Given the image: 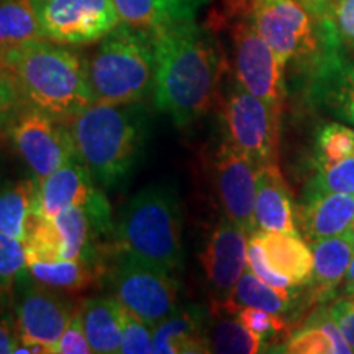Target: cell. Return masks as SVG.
<instances>
[{
  "label": "cell",
  "mask_w": 354,
  "mask_h": 354,
  "mask_svg": "<svg viewBox=\"0 0 354 354\" xmlns=\"http://www.w3.org/2000/svg\"><path fill=\"white\" fill-rule=\"evenodd\" d=\"M156 48L154 100L176 127L201 120L214 107L221 61L214 43L194 20L153 33Z\"/></svg>",
  "instance_id": "1"
},
{
  "label": "cell",
  "mask_w": 354,
  "mask_h": 354,
  "mask_svg": "<svg viewBox=\"0 0 354 354\" xmlns=\"http://www.w3.org/2000/svg\"><path fill=\"white\" fill-rule=\"evenodd\" d=\"M0 71L17 86L25 105L69 125L94 104L87 59L50 39H37L0 53Z\"/></svg>",
  "instance_id": "2"
},
{
  "label": "cell",
  "mask_w": 354,
  "mask_h": 354,
  "mask_svg": "<svg viewBox=\"0 0 354 354\" xmlns=\"http://www.w3.org/2000/svg\"><path fill=\"white\" fill-rule=\"evenodd\" d=\"M68 127L76 156L95 183L113 187L123 183L138 165L148 122L140 104L94 102Z\"/></svg>",
  "instance_id": "3"
},
{
  "label": "cell",
  "mask_w": 354,
  "mask_h": 354,
  "mask_svg": "<svg viewBox=\"0 0 354 354\" xmlns=\"http://www.w3.org/2000/svg\"><path fill=\"white\" fill-rule=\"evenodd\" d=\"M250 17L282 68L294 66L308 79L346 55L330 21L302 0H251Z\"/></svg>",
  "instance_id": "4"
},
{
  "label": "cell",
  "mask_w": 354,
  "mask_h": 354,
  "mask_svg": "<svg viewBox=\"0 0 354 354\" xmlns=\"http://www.w3.org/2000/svg\"><path fill=\"white\" fill-rule=\"evenodd\" d=\"M183 203L176 189L148 185L130 198L117 223V246L123 253L166 272L184 266Z\"/></svg>",
  "instance_id": "5"
},
{
  "label": "cell",
  "mask_w": 354,
  "mask_h": 354,
  "mask_svg": "<svg viewBox=\"0 0 354 354\" xmlns=\"http://www.w3.org/2000/svg\"><path fill=\"white\" fill-rule=\"evenodd\" d=\"M87 71L94 102L140 104L156 84L153 33L122 21L100 39L87 59Z\"/></svg>",
  "instance_id": "6"
},
{
  "label": "cell",
  "mask_w": 354,
  "mask_h": 354,
  "mask_svg": "<svg viewBox=\"0 0 354 354\" xmlns=\"http://www.w3.org/2000/svg\"><path fill=\"white\" fill-rule=\"evenodd\" d=\"M120 253L112 272L115 299L154 328L179 307V284L171 272Z\"/></svg>",
  "instance_id": "7"
},
{
  "label": "cell",
  "mask_w": 354,
  "mask_h": 354,
  "mask_svg": "<svg viewBox=\"0 0 354 354\" xmlns=\"http://www.w3.org/2000/svg\"><path fill=\"white\" fill-rule=\"evenodd\" d=\"M228 141L259 167L277 165L281 113L236 84L225 102Z\"/></svg>",
  "instance_id": "8"
},
{
  "label": "cell",
  "mask_w": 354,
  "mask_h": 354,
  "mask_svg": "<svg viewBox=\"0 0 354 354\" xmlns=\"http://www.w3.org/2000/svg\"><path fill=\"white\" fill-rule=\"evenodd\" d=\"M44 39L61 44L100 41L122 24L113 0H32Z\"/></svg>",
  "instance_id": "9"
},
{
  "label": "cell",
  "mask_w": 354,
  "mask_h": 354,
  "mask_svg": "<svg viewBox=\"0 0 354 354\" xmlns=\"http://www.w3.org/2000/svg\"><path fill=\"white\" fill-rule=\"evenodd\" d=\"M10 138L37 180L53 174L76 156L69 127L30 105H25L13 118Z\"/></svg>",
  "instance_id": "10"
},
{
  "label": "cell",
  "mask_w": 354,
  "mask_h": 354,
  "mask_svg": "<svg viewBox=\"0 0 354 354\" xmlns=\"http://www.w3.org/2000/svg\"><path fill=\"white\" fill-rule=\"evenodd\" d=\"M233 57L236 81L248 92L282 113L286 100V69L276 53L261 37L251 20H240L233 28Z\"/></svg>",
  "instance_id": "11"
},
{
  "label": "cell",
  "mask_w": 354,
  "mask_h": 354,
  "mask_svg": "<svg viewBox=\"0 0 354 354\" xmlns=\"http://www.w3.org/2000/svg\"><path fill=\"white\" fill-rule=\"evenodd\" d=\"M94 221L87 207H71L53 218L35 215L25 240L26 264L59 263L94 256Z\"/></svg>",
  "instance_id": "12"
},
{
  "label": "cell",
  "mask_w": 354,
  "mask_h": 354,
  "mask_svg": "<svg viewBox=\"0 0 354 354\" xmlns=\"http://www.w3.org/2000/svg\"><path fill=\"white\" fill-rule=\"evenodd\" d=\"M259 166L227 141L216 153L214 177L225 218L248 234L256 232L254 202Z\"/></svg>",
  "instance_id": "13"
},
{
  "label": "cell",
  "mask_w": 354,
  "mask_h": 354,
  "mask_svg": "<svg viewBox=\"0 0 354 354\" xmlns=\"http://www.w3.org/2000/svg\"><path fill=\"white\" fill-rule=\"evenodd\" d=\"M248 233L228 218H221L201 254L202 269L215 308H227L232 294L248 268Z\"/></svg>",
  "instance_id": "14"
},
{
  "label": "cell",
  "mask_w": 354,
  "mask_h": 354,
  "mask_svg": "<svg viewBox=\"0 0 354 354\" xmlns=\"http://www.w3.org/2000/svg\"><path fill=\"white\" fill-rule=\"evenodd\" d=\"M77 308L57 290L48 289L38 282L25 284L17 304V333L20 343L41 344L53 353L66 326L73 320Z\"/></svg>",
  "instance_id": "15"
},
{
  "label": "cell",
  "mask_w": 354,
  "mask_h": 354,
  "mask_svg": "<svg viewBox=\"0 0 354 354\" xmlns=\"http://www.w3.org/2000/svg\"><path fill=\"white\" fill-rule=\"evenodd\" d=\"M77 156L71 158L59 169L38 180L35 215L53 218L71 207H91L104 194Z\"/></svg>",
  "instance_id": "16"
},
{
  "label": "cell",
  "mask_w": 354,
  "mask_h": 354,
  "mask_svg": "<svg viewBox=\"0 0 354 354\" xmlns=\"http://www.w3.org/2000/svg\"><path fill=\"white\" fill-rule=\"evenodd\" d=\"M205 308L198 305L177 307L153 328L154 354L209 353L207 328L210 323Z\"/></svg>",
  "instance_id": "17"
},
{
  "label": "cell",
  "mask_w": 354,
  "mask_h": 354,
  "mask_svg": "<svg viewBox=\"0 0 354 354\" xmlns=\"http://www.w3.org/2000/svg\"><path fill=\"white\" fill-rule=\"evenodd\" d=\"M256 232H282L297 234L289 187L279 165L259 167L254 202Z\"/></svg>",
  "instance_id": "18"
},
{
  "label": "cell",
  "mask_w": 354,
  "mask_h": 354,
  "mask_svg": "<svg viewBox=\"0 0 354 354\" xmlns=\"http://www.w3.org/2000/svg\"><path fill=\"white\" fill-rule=\"evenodd\" d=\"M304 230L312 241L354 230V194H312L304 209Z\"/></svg>",
  "instance_id": "19"
},
{
  "label": "cell",
  "mask_w": 354,
  "mask_h": 354,
  "mask_svg": "<svg viewBox=\"0 0 354 354\" xmlns=\"http://www.w3.org/2000/svg\"><path fill=\"white\" fill-rule=\"evenodd\" d=\"M254 233L274 271L289 279L294 287L312 281L313 254L312 250L300 240L299 234L261 230Z\"/></svg>",
  "instance_id": "20"
},
{
  "label": "cell",
  "mask_w": 354,
  "mask_h": 354,
  "mask_svg": "<svg viewBox=\"0 0 354 354\" xmlns=\"http://www.w3.org/2000/svg\"><path fill=\"white\" fill-rule=\"evenodd\" d=\"M312 282L315 287V295L325 297L333 294L336 287L344 281L354 256V230L338 236L312 241Z\"/></svg>",
  "instance_id": "21"
},
{
  "label": "cell",
  "mask_w": 354,
  "mask_h": 354,
  "mask_svg": "<svg viewBox=\"0 0 354 354\" xmlns=\"http://www.w3.org/2000/svg\"><path fill=\"white\" fill-rule=\"evenodd\" d=\"M308 81L313 99L354 125V61L339 56Z\"/></svg>",
  "instance_id": "22"
},
{
  "label": "cell",
  "mask_w": 354,
  "mask_h": 354,
  "mask_svg": "<svg viewBox=\"0 0 354 354\" xmlns=\"http://www.w3.org/2000/svg\"><path fill=\"white\" fill-rule=\"evenodd\" d=\"M122 310L115 297H92L84 300L79 307L92 353H120Z\"/></svg>",
  "instance_id": "23"
},
{
  "label": "cell",
  "mask_w": 354,
  "mask_h": 354,
  "mask_svg": "<svg viewBox=\"0 0 354 354\" xmlns=\"http://www.w3.org/2000/svg\"><path fill=\"white\" fill-rule=\"evenodd\" d=\"M37 190L35 177L0 184V232L25 243L37 212Z\"/></svg>",
  "instance_id": "24"
},
{
  "label": "cell",
  "mask_w": 354,
  "mask_h": 354,
  "mask_svg": "<svg viewBox=\"0 0 354 354\" xmlns=\"http://www.w3.org/2000/svg\"><path fill=\"white\" fill-rule=\"evenodd\" d=\"M30 277L48 289L59 292H81L91 287L99 277L100 264L97 256L59 263H28Z\"/></svg>",
  "instance_id": "25"
},
{
  "label": "cell",
  "mask_w": 354,
  "mask_h": 354,
  "mask_svg": "<svg viewBox=\"0 0 354 354\" xmlns=\"http://www.w3.org/2000/svg\"><path fill=\"white\" fill-rule=\"evenodd\" d=\"M286 351L292 354H349L353 348L330 317L328 310H323L304 330L290 336Z\"/></svg>",
  "instance_id": "26"
},
{
  "label": "cell",
  "mask_w": 354,
  "mask_h": 354,
  "mask_svg": "<svg viewBox=\"0 0 354 354\" xmlns=\"http://www.w3.org/2000/svg\"><path fill=\"white\" fill-rule=\"evenodd\" d=\"M123 24L154 33L166 26L185 20H196V15L176 7L169 0H113Z\"/></svg>",
  "instance_id": "27"
},
{
  "label": "cell",
  "mask_w": 354,
  "mask_h": 354,
  "mask_svg": "<svg viewBox=\"0 0 354 354\" xmlns=\"http://www.w3.org/2000/svg\"><path fill=\"white\" fill-rule=\"evenodd\" d=\"M44 39L32 0H0V53Z\"/></svg>",
  "instance_id": "28"
},
{
  "label": "cell",
  "mask_w": 354,
  "mask_h": 354,
  "mask_svg": "<svg viewBox=\"0 0 354 354\" xmlns=\"http://www.w3.org/2000/svg\"><path fill=\"white\" fill-rule=\"evenodd\" d=\"M289 305L290 295L282 294V292L266 284L250 268H246L245 272L241 274L240 281L236 282L232 299H230L225 310L227 312H236V310L245 307H254L281 315L282 312L289 308Z\"/></svg>",
  "instance_id": "29"
},
{
  "label": "cell",
  "mask_w": 354,
  "mask_h": 354,
  "mask_svg": "<svg viewBox=\"0 0 354 354\" xmlns=\"http://www.w3.org/2000/svg\"><path fill=\"white\" fill-rule=\"evenodd\" d=\"M261 346L263 339L251 333L238 318L216 320L207 328L209 353L254 354L261 351Z\"/></svg>",
  "instance_id": "30"
},
{
  "label": "cell",
  "mask_w": 354,
  "mask_h": 354,
  "mask_svg": "<svg viewBox=\"0 0 354 354\" xmlns=\"http://www.w3.org/2000/svg\"><path fill=\"white\" fill-rule=\"evenodd\" d=\"M354 156V130L330 123L317 138V169L330 167Z\"/></svg>",
  "instance_id": "31"
},
{
  "label": "cell",
  "mask_w": 354,
  "mask_h": 354,
  "mask_svg": "<svg viewBox=\"0 0 354 354\" xmlns=\"http://www.w3.org/2000/svg\"><path fill=\"white\" fill-rule=\"evenodd\" d=\"M310 10L328 20L343 48L354 51V0H302Z\"/></svg>",
  "instance_id": "32"
},
{
  "label": "cell",
  "mask_w": 354,
  "mask_h": 354,
  "mask_svg": "<svg viewBox=\"0 0 354 354\" xmlns=\"http://www.w3.org/2000/svg\"><path fill=\"white\" fill-rule=\"evenodd\" d=\"M26 271L25 243L0 232V294H12Z\"/></svg>",
  "instance_id": "33"
},
{
  "label": "cell",
  "mask_w": 354,
  "mask_h": 354,
  "mask_svg": "<svg viewBox=\"0 0 354 354\" xmlns=\"http://www.w3.org/2000/svg\"><path fill=\"white\" fill-rule=\"evenodd\" d=\"M122 354H154L153 326L140 320L123 307L122 310Z\"/></svg>",
  "instance_id": "34"
},
{
  "label": "cell",
  "mask_w": 354,
  "mask_h": 354,
  "mask_svg": "<svg viewBox=\"0 0 354 354\" xmlns=\"http://www.w3.org/2000/svg\"><path fill=\"white\" fill-rule=\"evenodd\" d=\"M312 194H354V156L344 159L338 165L317 169L312 180Z\"/></svg>",
  "instance_id": "35"
},
{
  "label": "cell",
  "mask_w": 354,
  "mask_h": 354,
  "mask_svg": "<svg viewBox=\"0 0 354 354\" xmlns=\"http://www.w3.org/2000/svg\"><path fill=\"white\" fill-rule=\"evenodd\" d=\"M248 268L253 271L256 276H258L261 281H264L266 284H269L274 289L282 292V294L290 295V281L281 274L274 271L271 264L268 263V258H266V253L261 246V243L256 236V233H251L250 241H248Z\"/></svg>",
  "instance_id": "36"
},
{
  "label": "cell",
  "mask_w": 354,
  "mask_h": 354,
  "mask_svg": "<svg viewBox=\"0 0 354 354\" xmlns=\"http://www.w3.org/2000/svg\"><path fill=\"white\" fill-rule=\"evenodd\" d=\"M238 320L246 326L251 333L264 339L272 338L277 333H282L286 330V323L277 313L268 312L263 308L245 307L238 310Z\"/></svg>",
  "instance_id": "37"
},
{
  "label": "cell",
  "mask_w": 354,
  "mask_h": 354,
  "mask_svg": "<svg viewBox=\"0 0 354 354\" xmlns=\"http://www.w3.org/2000/svg\"><path fill=\"white\" fill-rule=\"evenodd\" d=\"M92 348L88 343L86 330H84L81 313H74L73 320L66 326V330L57 339V343L53 348V354H91Z\"/></svg>",
  "instance_id": "38"
},
{
  "label": "cell",
  "mask_w": 354,
  "mask_h": 354,
  "mask_svg": "<svg viewBox=\"0 0 354 354\" xmlns=\"http://www.w3.org/2000/svg\"><path fill=\"white\" fill-rule=\"evenodd\" d=\"M330 317L333 318L344 338L354 353V294H344L328 307Z\"/></svg>",
  "instance_id": "39"
},
{
  "label": "cell",
  "mask_w": 354,
  "mask_h": 354,
  "mask_svg": "<svg viewBox=\"0 0 354 354\" xmlns=\"http://www.w3.org/2000/svg\"><path fill=\"white\" fill-rule=\"evenodd\" d=\"M20 100V94L15 84L3 71H0V128L19 109Z\"/></svg>",
  "instance_id": "40"
},
{
  "label": "cell",
  "mask_w": 354,
  "mask_h": 354,
  "mask_svg": "<svg viewBox=\"0 0 354 354\" xmlns=\"http://www.w3.org/2000/svg\"><path fill=\"white\" fill-rule=\"evenodd\" d=\"M20 343V336L17 333V326H13L8 318L0 320V354L15 353Z\"/></svg>",
  "instance_id": "41"
},
{
  "label": "cell",
  "mask_w": 354,
  "mask_h": 354,
  "mask_svg": "<svg viewBox=\"0 0 354 354\" xmlns=\"http://www.w3.org/2000/svg\"><path fill=\"white\" fill-rule=\"evenodd\" d=\"M171 3H174L176 7L183 8V10L192 13V15H196L198 8H201L203 3H207L209 0H169Z\"/></svg>",
  "instance_id": "42"
},
{
  "label": "cell",
  "mask_w": 354,
  "mask_h": 354,
  "mask_svg": "<svg viewBox=\"0 0 354 354\" xmlns=\"http://www.w3.org/2000/svg\"><path fill=\"white\" fill-rule=\"evenodd\" d=\"M343 289H344V294H354V256L351 263H349L346 276H344Z\"/></svg>",
  "instance_id": "43"
}]
</instances>
